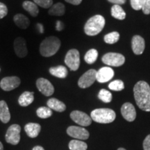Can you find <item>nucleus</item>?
<instances>
[{
	"label": "nucleus",
	"instance_id": "obj_1",
	"mask_svg": "<svg viewBox=\"0 0 150 150\" xmlns=\"http://www.w3.org/2000/svg\"><path fill=\"white\" fill-rule=\"evenodd\" d=\"M135 100L138 106L145 111H150V86L147 82L140 81L134 88Z\"/></svg>",
	"mask_w": 150,
	"mask_h": 150
},
{
	"label": "nucleus",
	"instance_id": "obj_2",
	"mask_svg": "<svg viewBox=\"0 0 150 150\" xmlns=\"http://www.w3.org/2000/svg\"><path fill=\"white\" fill-rule=\"evenodd\" d=\"M61 40L56 36H49L44 39L40 45V53L44 57H50L56 54L61 47Z\"/></svg>",
	"mask_w": 150,
	"mask_h": 150
},
{
	"label": "nucleus",
	"instance_id": "obj_3",
	"mask_svg": "<svg viewBox=\"0 0 150 150\" xmlns=\"http://www.w3.org/2000/svg\"><path fill=\"white\" fill-rule=\"evenodd\" d=\"M105 26V19L100 15L92 17L86 22L84 27L86 34L90 36H94L99 34Z\"/></svg>",
	"mask_w": 150,
	"mask_h": 150
},
{
	"label": "nucleus",
	"instance_id": "obj_4",
	"mask_svg": "<svg viewBox=\"0 0 150 150\" xmlns=\"http://www.w3.org/2000/svg\"><path fill=\"white\" fill-rule=\"evenodd\" d=\"M116 117L114 110L110 108H97L91 112V117L97 123L108 124L112 122Z\"/></svg>",
	"mask_w": 150,
	"mask_h": 150
},
{
	"label": "nucleus",
	"instance_id": "obj_5",
	"mask_svg": "<svg viewBox=\"0 0 150 150\" xmlns=\"http://www.w3.org/2000/svg\"><path fill=\"white\" fill-rule=\"evenodd\" d=\"M65 63L72 71L77 70L80 65V54L76 49L69 50L65 56Z\"/></svg>",
	"mask_w": 150,
	"mask_h": 150
},
{
	"label": "nucleus",
	"instance_id": "obj_6",
	"mask_svg": "<svg viewBox=\"0 0 150 150\" xmlns=\"http://www.w3.org/2000/svg\"><path fill=\"white\" fill-rule=\"evenodd\" d=\"M102 62L109 66L119 67L125 63V58L121 54L110 52L103 56Z\"/></svg>",
	"mask_w": 150,
	"mask_h": 150
},
{
	"label": "nucleus",
	"instance_id": "obj_7",
	"mask_svg": "<svg viewBox=\"0 0 150 150\" xmlns=\"http://www.w3.org/2000/svg\"><path fill=\"white\" fill-rule=\"evenodd\" d=\"M21 127L18 125H13L9 127L6 134V140L11 145H18L20 140Z\"/></svg>",
	"mask_w": 150,
	"mask_h": 150
},
{
	"label": "nucleus",
	"instance_id": "obj_8",
	"mask_svg": "<svg viewBox=\"0 0 150 150\" xmlns=\"http://www.w3.org/2000/svg\"><path fill=\"white\" fill-rule=\"evenodd\" d=\"M97 71L91 69L84 73L78 81V85L81 88H86L93 85L96 80Z\"/></svg>",
	"mask_w": 150,
	"mask_h": 150
},
{
	"label": "nucleus",
	"instance_id": "obj_9",
	"mask_svg": "<svg viewBox=\"0 0 150 150\" xmlns=\"http://www.w3.org/2000/svg\"><path fill=\"white\" fill-rule=\"evenodd\" d=\"M70 117L75 123L83 127H87L91 125L92 118L85 112L79 110H74L70 113Z\"/></svg>",
	"mask_w": 150,
	"mask_h": 150
},
{
	"label": "nucleus",
	"instance_id": "obj_10",
	"mask_svg": "<svg viewBox=\"0 0 150 150\" xmlns=\"http://www.w3.org/2000/svg\"><path fill=\"white\" fill-rule=\"evenodd\" d=\"M21 81L18 76H6L0 82V87L4 91H11L17 88L20 85Z\"/></svg>",
	"mask_w": 150,
	"mask_h": 150
},
{
	"label": "nucleus",
	"instance_id": "obj_11",
	"mask_svg": "<svg viewBox=\"0 0 150 150\" xmlns=\"http://www.w3.org/2000/svg\"><path fill=\"white\" fill-rule=\"evenodd\" d=\"M36 86L38 91L45 96H51L54 93V88L50 81L45 78H39L36 81Z\"/></svg>",
	"mask_w": 150,
	"mask_h": 150
},
{
	"label": "nucleus",
	"instance_id": "obj_12",
	"mask_svg": "<svg viewBox=\"0 0 150 150\" xmlns=\"http://www.w3.org/2000/svg\"><path fill=\"white\" fill-rule=\"evenodd\" d=\"M67 133L70 136L79 140H87L90 136L89 132L85 128L76 126L69 127Z\"/></svg>",
	"mask_w": 150,
	"mask_h": 150
},
{
	"label": "nucleus",
	"instance_id": "obj_13",
	"mask_svg": "<svg viewBox=\"0 0 150 150\" xmlns=\"http://www.w3.org/2000/svg\"><path fill=\"white\" fill-rule=\"evenodd\" d=\"M114 76V71L109 67H104L97 71L96 80L99 83L109 81Z\"/></svg>",
	"mask_w": 150,
	"mask_h": 150
},
{
	"label": "nucleus",
	"instance_id": "obj_14",
	"mask_svg": "<svg viewBox=\"0 0 150 150\" xmlns=\"http://www.w3.org/2000/svg\"><path fill=\"white\" fill-rule=\"evenodd\" d=\"M14 50L18 57L24 58L27 55L28 50L24 38L18 37L14 40Z\"/></svg>",
	"mask_w": 150,
	"mask_h": 150
},
{
	"label": "nucleus",
	"instance_id": "obj_15",
	"mask_svg": "<svg viewBox=\"0 0 150 150\" xmlns=\"http://www.w3.org/2000/svg\"><path fill=\"white\" fill-rule=\"evenodd\" d=\"M121 113L123 117L128 122H133L136 117V111L134 105L127 102L122 105L121 108Z\"/></svg>",
	"mask_w": 150,
	"mask_h": 150
},
{
	"label": "nucleus",
	"instance_id": "obj_16",
	"mask_svg": "<svg viewBox=\"0 0 150 150\" xmlns=\"http://www.w3.org/2000/svg\"><path fill=\"white\" fill-rule=\"evenodd\" d=\"M131 47L135 54L140 55L145 50V40L140 35H134L131 40Z\"/></svg>",
	"mask_w": 150,
	"mask_h": 150
},
{
	"label": "nucleus",
	"instance_id": "obj_17",
	"mask_svg": "<svg viewBox=\"0 0 150 150\" xmlns=\"http://www.w3.org/2000/svg\"><path fill=\"white\" fill-rule=\"evenodd\" d=\"M24 130L27 136L31 138H36L41 130V127L39 124L30 122L24 127Z\"/></svg>",
	"mask_w": 150,
	"mask_h": 150
},
{
	"label": "nucleus",
	"instance_id": "obj_18",
	"mask_svg": "<svg viewBox=\"0 0 150 150\" xmlns=\"http://www.w3.org/2000/svg\"><path fill=\"white\" fill-rule=\"evenodd\" d=\"M11 120V113L8 105L5 101H0V120L3 123H8Z\"/></svg>",
	"mask_w": 150,
	"mask_h": 150
},
{
	"label": "nucleus",
	"instance_id": "obj_19",
	"mask_svg": "<svg viewBox=\"0 0 150 150\" xmlns=\"http://www.w3.org/2000/svg\"><path fill=\"white\" fill-rule=\"evenodd\" d=\"M33 92L26 91L20 95L18 99V103L21 106H28L30 104H32L34 100V96H33Z\"/></svg>",
	"mask_w": 150,
	"mask_h": 150
},
{
	"label": "nucleus",
	"instance_id": "obj_20",
	"mask_svg": "<svg viewBox=\"0 0 150 150\" xmlns=\"http://www.w3.org/2000/svg\"><path fill=\"white\" fill-rule=\"evenodd\" d=\"M48 107L57 112H63L66 109V106L63 102L56 98H51L47 101Z\"/></svg>",
	"mask_w": 150,
	"mask_h": 150
},
{
	"label": "nucleus",
	"instance_id": "obj_21",
	"mask_svg": "<svg viewBox=\"0 0 150 150\" xmlns=\"http://www.w3.org/2000/svg\"><path fill=\"white\" fill-rule=\"evenodd\" d=\"M13 20L15 24L22 29H26L29 27L30 21L29 18L23 14H17L14 16Z\"/></svg>",
	"mask_w": 150,
	"mask_h": 150
},
{
	"label": "nucleus",
	"instance_id": "obj_22",
	"mask_svg": "<svg viewBox=\"0 0 150 150\" xmlns=\"http://www.w3.org/2000/svg\"><path fill=\"white\" fill-rule=\"evenodd\" d=\"M50 73L52 76L58 78L64 79L67 75V70L65 66L59 65L56 67H52L50 68Z\"/></svg>",
	"mask_w": 150,
	"mask_h": 150
},
{
	"label": "nucleus",
	"instance_id": "obj_23",
	"mask_svg": "<svg viewBox=\"0 0 150 150\" xmlns=\"http://www.w3.org/2000/svg\"><path fill=\"white\" fill-rule=\"evenodd\" d=\"M65 7L63 4L62 3H56L55 4L52 5L48 11V13L50 16H62L65 14Z\"/></svg>",
	"mask_w": 150,
	"mask_h": 150
},
{
	"label": "nucleus",
	"instance_id": "obj_24",
	"mask_svg": "<svg viewBox=\"0 0 150 150\" xmlns=\"http://www.w3.org/2000/svg\"><path fill=\"white\" fill-rule=\"evenodd\" d=\"M24 9L29 13V14L33 17H37L39 13V10L38 6L32 1H25L22 4Z\"/></svg>",
	"mask_w": 150,
	"mask_h": 150
},
{
	"label": "nucleus",
	"instance_id": "obj_25",
	"mask_svg": "<svg viewBox=\"0 0 150 150\" xmlns=\"http://www.w3.org/2000/svg\"><path fill=\"white\" fill-rule=\"evenodd\" d=\"M111 16L117 20H122L126 18V13L120 6L115 4L111 8Z\"/></svg>",
	"mask_w": 150,
	"mask_h": 150
},
{
	"label": "nucleus",
	"instance_id": "obj_26",
	"mask_svg": "<svg viewBox=\"0 0 150 150\" xmlns=\"http://www.w3.org/2000/svg\"><path fill=\"white\" fill-rule=\"evenodd\" d=\"M70 150H86L88 145L86 142L79 140H72L69 143Z\"/></svg>",
	"mask_w": 150,
	"mask_h": 150
},
{
	"label": "nucleus",
	"instance_id": "obj_27",
	"mask_svg": "<svg viewBox=\"0 0 150 150\" xmlns=\"http://www.w3.org/2000/svg\"><path fill=\"white\" fill-rule=\"evenodd\" d=\"M97 57H98V52L95 49H91L86 52L84 56V60L88 64H93L97 61Z\"/></svg>",
	"mask_w": 150,
	"mask_h": 150
},
{
	"label": "nucleus",
	"instance_id": "obj_28",
	"mask_svg": "<svg viewBox=\"0 0 150 150\" xmlns=\"http://www.w3.org/2000/svg\"><path fill=\"white\" fill-rule=\"evenodd\" d=\"M37 115L42 119H46L51 117L52 115V110L51 108L45 106H42V107L38 108L36 110Z\"/></svg>",
	"mask_w": 150,
	"mask_h": 150
},
{
	"label": "nucleus",
	"instance_id": "obj_29",
	"mask_svg": "<svg viewBox=\"0 0 150 150\" xmlns=\"http://www.w3.org/2000/svg\"><path fill=\"white\" fill-rule=\"evenodd\" d=\"M120 34L117 31H114L108 33L104 36V41L105 42L108 43V44H114V43L117 42L119 40Z\"/></svg>",
	"mask_w": 150,
	"mask_h": 150
},
{
	"label": "nucleus",
	"instance_id": "obj_30",
	"mask_svg": "<svg viewBox=\"0 0 150 150\" xmlns=\"http://www.w3.org/2000/svg\"><path fill=\"white\" fill-rule=\"evenodd\" d=\"M99 99L105 103H110L112 101V94L105 89H102L98 94Z\"/></svg>",
	"mask_w": 150,
	"mask_h": 150
},
{
	"label": "nucleus",
	"instance_id": "obj_31",
	"mask_svg": "<svg viewBox=\"0 0 150 150\" xmlns=\"http://www.w3.org/2000/svg\"><path fill=\"white\" fill-rule=\"evenodd\" d=\"M108 88L110 90L114 91H121L125 88V85L122 81L121 80H115L112 81L109 85Z\"/></svg>",
	"mask_w": 150,
	"mask_h": 150
},
{
	"label": "nucleus",
	"instance_id": "obj_32",
	"mask_svg": "<svg viewBox=\"0 0 150 150\" xmlns=\"http://www.w3.org/2000/svg\"><path fill=\"white\" fill-rule=\"evenodd\" d=\"M33 1L36 5L40 6L44 8H49L53 5L52 0H33Z\"/></svg>",
	"mask_w": 150,
	"mask_h": 150
},
{
	"label": "nucleus",
	"instance_id": "obj_33",
	"mask_svg": "<svg viewBox=\"0 0 150 150\" xmlns=\"http://www.w3.org/2000/svg\"><path fill=\"white\" fill-rule=\"evenodd\" d=\"M145 0H131V7L136 11H139L142 9Z\"/></svg>",
	"mask_w": 150,
	"mask_h": 150
},
{
	"label": "nucleus",
	"instance_id": "obj_34",
	"mask_svg": "<svg viewBox=\"0 0 150 150\" xmlns=\"http://www.w3.org/2000/svg\"><path fill=\"white\" fill-rule=\"evenodd\" d=\"M8 13V8L4 4L0 2V19H2L6 16Z\"/></svg>",
	"mask_w": 150,
	"mask_h": 150
},
{
	"label": "nucleus",
	"instance_id": "obj_35",
	"mask_svg": "<svg viewBox=\"0 0 150 150\" xmlns=\"http://www.w3.org/2000/svg\"><path fill=\"white\" fill-rule=\"evenodd\" d=\"M142 12L145 15L150 14V0H145L142 7Z\"/></svg>",
	"mask_w": 150,
	"mask_h": 150
},
{
	"label": "nucleus",
	"instance_id": "obj_36",
	"mask_svg": "<svg viewBox=\"0 0 150 150\" xmlns=\"http://www.w3.org/2000/svg\"><path fill=\"white\" fill-rule=\"evenodd\" d=\"M144 150H150V134L146 137L143 141Z\"/></svg>",
	"mask_w": 150,
	"mask_h": 150
},
{
	"label": "nucleus",
	"instance_id": "obj_37",
	"mask_svg": "<svg viewBox=\"0 0 150 150\" xmlns=\"http://www.w3.org/2000/svg\"><path fill=\"white\" fill-rule=\"evenodd\" d=\"M108 1L110 3L115 4L117 5L124 4H125V2H126V0H108Z\"/></svg>",
	"mask_w": 150,
	"mask_h": 150
},
{
	"label": "nucleus",
	"instance_id": "obj_38",
	"mask_svg": "<svg viewBox=\"0 0 150 150\" xmlns=\"http://www.w3.org/2000/svg\"><path fill=\"white\" fill-rule=\"evenodd\" d=\"M65 1L73 5H79L81 3L82 0H65Z\"/></svg>",
	"mask_w": 150,
	"mask_h": 150
},
{
	"label": "nucleus",
	"instance_id": "obj_39",
	"mask_svg": "<svg viewBox=\"0 0 150 150\" xmlns=\"http://www.w3.org/2000/svg\"><path fill=\"white\" fill-rule=\"evenodd\" d=\"M56 29L57 31H61L62 29H63V22L61 21H58L56 22Z\"/></svg>",
	"mask_w": 150,
	"mask_h": 150
},
{
	"label": "nucleus",
	"instance_id": "obj_40",
	"mask_svg": "<svg viewBox=\"0 0 150 150\" xmlns=\"http://www.w3.org/2000/svg\"><path fill=\"white\" fill-rule=\"evenodd\" d=\"M32 150H45L44 148L42 147H41V146H35L33 148Z\"/></svg>",
	"mask_w": 150,
	"mask_h": 150
},
{
	"label": "nucleus",
	"instance_id": "obj_41",
	"mask_svg": "<svg viewBox=\"0 0 150 150\" xmlns=\"http://www.w3.org/2000/svg\"><path fill=\"white\" fill-rule=\"evenodd\" d=\"M0 150H4L3 145H2V143H1V142H0Z\"/></svg>",
	"mask_w": 150,
	"mask_h": 150
},
{
	"label": "nucleus",
	"instance_id": "obj_42",
	"mask_svg": "<svg viewBox=\"0 0 150 150\" xmlns=\"http://www.w3.org/2000/svg\"><path fill=\"white\" fill-rule=\"evenodd\" d=\"M117 150H126L125 149H124V148H119Z\"/></svg>",
	"mask_w": 150,
	"mask_h": 150
}]
</instances>
